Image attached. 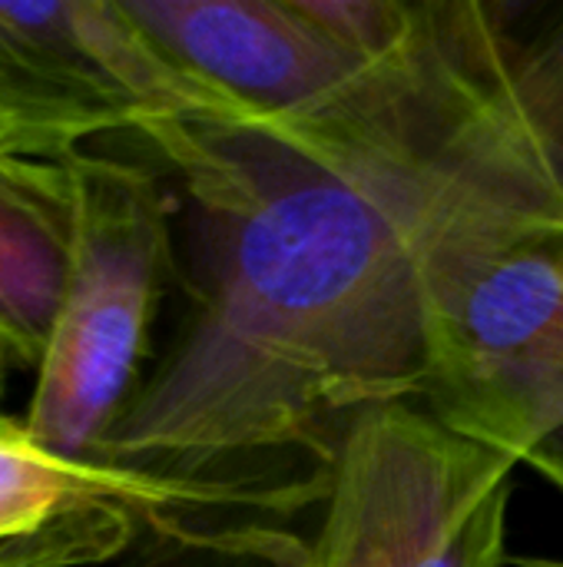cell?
Masks as SVG:
<instances>
[{
	"label": "cell",
	"mask_w": 563,
	"mask_h": 567,
	"mask_svg": "<svg viewBox=\"0 0 563 567\" xmlns=\"http://www.w3.org/2000/svg\"><path fill=\"white\" fill-rule=\"evenodd\" d=\"M153 150L196 213L189 312L96 455L163 498L149 528L226 508L262 462L322 465L368 412L421 405L428 256L478 199L561 173L563 106L438 159L202 126Z\"/></svg>",
	"instance_id": "cell-1"
},
{
	"label": "cell",
	"mask_w": 563,
	"mask_h": 567,
	"mask_svg": "<svg viewBox=\"0 0 563 567\" xmlns=\"http://www.w3.org/2000/svg\"><path fill=\"white\" fill-rule=\"evenodd\" d=\"M514 468L421 405H388L302 478L149 538L192 567H504Z\"/></svg>",
	"instance_id": "cell-2"
},
{
	"label": "cell",
	"mask_w": 563,
	"mask_h": 567,
	"mask_svg": "<svg viewBox=\"0 0 563 567\" xmlns=\"http://www.w3.org/2000/svg\"><path fill=\"white\" fill-rule=\"evenodd\" d=\"M421 409L563 492V173L478 199L425 269Z\"/></svg>",
	"instance_id": "cell-3"
},
{
	"label": "cell",
	"mask_w": 563,
	"mask_h": 567,
	"mask_svg": "<svg viewBox=\"0 0 563 567\" xmlns=\"http://www.w3.org/2000/svg\"><path fill=\"white\" fill-rule=\"evenodd\" d=\"M73 256L56 319L20 415L27 435L70 462L96 465L113 425L153 365V326L176 279V206L133 159L76 150Z\"/></svg>",
	"instance_id": "cell-4"
},
{
	"label": "cell",
	"mask_w": 563,
	"mask_h": 567,
	"mask_svg": "<svg viewBox=\"0 0 563 567\" xmlns=\"http://www.w3.org/2000/svg\"><path fill=\"white\" fill-rule=\"evenodd\" d=\"M222 130V103L183 73L123 0H0V150L63 159L96 136L156 143Z\"/></svg>",
	"instance_id": "cell-5"
},
{
	"label": "cell",
	"mask_w": 563,
	"mask_h": 567,
	"mask_svg": "<svg viewBox=\"0 0 563 567\" xmlns=\"http://www.w3.org/2000/svg\"><path fill=\"white\" fill-rule=\"evenodd\" d=\"M163 498L103 465L40 449L20 419L0 422V567H90L126 555Z\"/></svg>",
	"instance_id": "cell-6"
},
{
	"label": "cell",
	"mask_w": 563,
	"mask_h": 567,
	"mask_svg": "<svg viewBox=\"0 0 563 567\" xmlns=\"http://www.w3.org/2000/svg\"><path fill=\"white\" fill-rule=\"evenodd\" d=\"M76 236V193L63 159L0 150V342L37 372L63 296Z\"/></svg>",
	"instance_id": "cell-7"
},
{
	"label": "cell",
	"mask_w": 563,
	"mask_h": 567,
	"mask_svg": "<svg viewBox=\"0 0 563 567\" xmlns=\"http://www.w3.org/2000/svg\"><path fill=\"white\" fill-rule=\"evenodd\" d=\"M13 372H20V369H17V362H13V355L7 352V346L0 342V422L10 419V415L3 412V395H7V382H10Z\"/></svg>",
	"instance_id": "cell-8"
}]
</instances>
